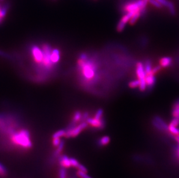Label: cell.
Masks as SVG:
<instances>
[{
  "label": "cell",
  "mask_w": 179,
  "mask_h": 178,
  "mask_svg": "<svg viewBox=\"0 0 179 178\" xmlns=\"http://www.w3.org/2000/svg\"><path fill=\"white\" fill-rule=\"evenodd\" d=\"M70 162L71 164V167H74L75 168H77V167L79 165V162H78L76 159L74 158H70Z\"/></svg>",
  "instance_id": "obj_29"
},
{
  "label": "cell",
  "mask_w": 179,
  "mask_h": 178,
  "mask_svg": "<svg viewBox=\"0 0 179 178\" xmlns=\"http://www.w3.org/2000/svg\"><path fill=\"white\" fill-rule=\"evenodd\" d=\"M144 69L146 73V75L152 74V66H151V63L150 61H147L146 64L144 65Z\"/></svg>",
  "instance_id": "obj_21"
},
{
  "label": "cell",
  "mask_w": 179,
  "mask_h": 178,
  "mask_svg": "<svg viewBox=\"0 0 179 178\" xmlns=\"http://www.w3.org/2000/svg\"><path fill=\"white\" fill-rule=\"evenodd\" d=\"M153 126L158 130L161 131H166L169 129V126L164 122L160 116H155L152 121Z\"/></svg>",
  "instance_id": "obj_6"
},
{
  "label": "cell",
  "mask_w": 179,
  "mask_h": 178,
  "mask_svg": "<svg viewBox=\"0 0 179 178\" xmlns=\"http://www.w3.org/2000/svg\"><path fill=\"white\" fill-rule=\"evenodd\" d=\"M59 178H66L67 172L65 168L61 167V168L59 170Z\"/></svg>",
  "instance_id": "obj_28"
},
{
  "label": "cell",
  "mask_w": 179,
  "mask_h": 178,
  "mask_svg": "<svg viewBox=\"0 0 179 178\" xmlns=\"http://www.w3.org/2000/svg\"><path fill=\"white\" fill-rule=\"evenodd\" d=\"M2 20H3V19H2V18H1L0 17V24L2 23Z\"/></svg>",
  "instance_id": "obj_38"
},
{
  "label": "cell",
  "mask_w": 179,
  "mask_h": 178,
  "mask_svg": "<svg viewBox=\"0 0 179 178\" xmlns=\"http://www.w3.org/2000/svg\"><path fill=\"white\" fill-rule=\"evenodd\" d=\"M172 115L174 117L179 118V99L176 101L173 107Z\"/></svg>",
  "instance_id": "obj_14"
},
{
  "label": "cell",
  "mask_w": 179,
  "mask_h": 178,
  "mask_svg": "<svg viewBox=\"0 0 179 178\" xmlns=\"http://www.w3.org/2000/svg\"><path fill=\"white\" fill-rule=\"evenodd\" d=\"M7 174L8 172L6 168L1 163H0V177H6Z\"/></svg>",
  "instance_id": "obj_22"
},
{
  "label": "cell",
  "mask_w": 179,
  "mask_h": 178,
  "mask_svg": "<svg viewBox=\"0 0 179 178\" xmlns=\"http://www.w3.org/2000/svg\"><path fill=\"white\" fill-rule=\"evenodd\" d=\"M138 11H130L127 12V14L122 17L121 20L119 21L117 25V30L119 32H121L124 30L125 29L126 24L130 21L132 17L134 15V14Z\"/></svg>",
  "instance_id": "obj_5"
},
{
  "label": "cell",
  "mask_w": 179,
  "mask_h": 178,
  "mask_svg": "<svg viewBox=\"0 0 179 178\" xmlns=\"http://www.w3.org/2000/svg\"><path fill=\"white\" fill-rule=\"evenodd\" d=\"M65 129H60L55 132L52 135V138H60L62 137H65Z\"/></svg>",
  "instance_id": "obj_18"
},
{
  "label": "cell",
  "mask_w": 179,
  "mask_h": 178,
  "mask_svg": "<svg viewBox=\"0 0 179 178\" xmlns=\"http://www.w3.org/2000/svg\"><path fill=\"white\" fill-rule=\"evenodd\" d=\"M172 64V59L169 57H164L160 60V65L162 67H167Z\"/></svg>",
  "instance_id": "obj_12"
},
{
  "label": "cell",
  "mask_w": 179,
  "mask_h": 178,
  "mask_svg": "<svg viewBox=\"0 0 179 178\" xmlns=\"http://www.w3.org/2000/svg\"><path fill=\"white\" fill-rule=\"evenodd\" d=\"M168 130L170 131V132L171 134H172L174 135H179V129H178V127H176V126L169 124Z\"/></svg>",
  "instance_id": "obj_20"
},
{
  "label": "cell",
  "mask_w": 179,
  "mask_h": 178,
  "mask_svg": "<svg viewBox=\"0 0 179 178\" xmlns=\"http://www.w3.org/2000/svg\"><path fill=\"white\" fill-rule=\"evenodd\" d=\"M82 114V113L80 111H77L75 112V113H74L73 119L71 121H73L76 123H77L78 122H80L81 119Z\"/></svg>",
  "instance_id": "obj_17"
},
{
  "label": "cell",
  "mask_w": 179,
  "mask_h": 178,
  "mask_svg": "<svg viewBox=\"0 0 179 178\" xmlns=\"http://www.w3.org/2000/svg\"><path fill=\"white\" fill-rule=\"evenodd\" d=\"M61 141L62 140L59 138H53V141H52L53 145L54 146H56V147H58V146L59 145Z\"/></svg>",
  "instance_id": "obj_33"
},
{
  "label": "cell",
  "mask_w": 179,
  "mask_h": 178,
  "mask_svg": "<svg viewBox=\"0 0 179 178\" xmlns=\"http://www.w3.org/2000/svg\"><path fill=\"white\" fill-rule=\"evenodd\" d=\"M11 139L15 145L24 149H30L33 146L30 132L27 129H22L18 132H15L11 135Z\"/></svg>",
  "instance_id": "obj_1"
},
{
  "label": "cell",
  "mask_w": 179,
  "mask_h": 178,
  "mask_svg": "<svg viewBox=\"0 0 179 178\" xmlns=\"http://www.w3.org/2000/svg\"><path fill=\"white\" fill-rule=\"evenodd\" d=\"M103 114V110L102 109L100 108L97 110L96 112L95 113V118L98 120H101L102 119Z\"/></svg>",
  "instance_id": "obj_26"
},
{
  "label": "cell",
  "mask_w": 179,
  "mask_h": 178,
  "mask_svg": "<svg viewBox=\"0 0 179 178\" xmlns=\"http://www.w3.org/2000/svg\"><path fill=\"white\" fill-rule=\"evenodd\" d=\"M0 1H3L4 0H0Z\"/></svg>",
  "instance_id": "obj_40"
},
{
  "label": "cell",
  "mask_w": 179,
  "mask_h": 178,
  "mask_svg": "<svg viewBox=\"0 0 179 178\" xmlns=\"http://www.w3.org/2000/svg\"><path fill=\"white\" fill-rule=\"evenodd\" d=\"M77 168H78V171H80L82 172H88V169H86V168L84 165H82L81 164H79V165H78V166L77 167Z\"/></svg>",
  "instance_id": "obj_34"
},
{
  "label": "cell",
  "mask_w": 179,
  "mask_h": 178,
  "mask_svg": "<svg viewBox=\"0 0 179 178\" xmlns=\"http://www.w3.org/2000/svg\"><path fill=\"white\" fill-rule=\"evenodd\" d=\"M88 117H89V113H88V112H83L82 114L81 119L80 122H86Z\"/></svg>",
  "instance_id": "obj_32"
},
{
  "label": "cell",
  "mask_w": 179,
  "mask_h": 178,
  "mask_svg": "<svg viewBox=\"0 0 179 178\" xmlns=\"http://www.w3.org/2000/svg\"><path fill=\"white\" fill-rule=\"evenodd\" d=\"M161 67L162 66L161 65H158V66H156L155 67H154L153 69H152V74L154 75L155 74L157 73L160 70H161Z\"/></svg>",
  "instance_id": "obj_35"
},
{
  "label": "cell",
  "mask_w": 179,
  "mask_h": 178,
  "mask_svg": "<svg viewBox=\"0 0 179 178\" xmlns=\"http://www.w3.org/2000/svg\"><path fill=\"white\" fill-rule=\"evenodd\" d=\"M162 6H166V7H168L169 6V5H170V2H170V1H167V0H157Z\"/></svg>",
  "instance_id": "obj_31"
},
{
  "label": "cell",
  "mask_w": 179,
  "mask_h": 178,
  "mask_svg": "<svg viewBox=\"0 0 179 178\" xmlns=\"http://www.w3.org/2000/svg\"><path fill=\"white\" fill-rule=\"evenodd\" d=\"M139 80H140L139 89L141 91H144L146 89L147 86L146 80H145V79H139Z\"/></svg>",
  "instance_id": "obj_23"
},
{
  "label": "cell",
  "mask_w": 179,
  "mask_h": 178,
  "mask_svg": "<svg viewBox=\"0 0 179 178\" xmlns=\"http://www.w3.org/2000/svg\"><path fill=\"white\" fill-rule=\"evenodd\" d=\"M175 139L176 140V141L179 143V135H175Z\"/></svg>",
  "instance_id": "obj_36"
},
{
  "label": "cell",
  "mask_w": 179,
  "mask_h": 178,
  "mask_svg": "<svg viewBox=\"0 0 179 178\" xmlns=\"http://www.w3.org/2000/svg\"><path fill=\"white\" fill-rule=\"evenodd\" d=\"M76 175L78 178H92L87 174V172H82L80 171H78L76 173Z\"/></svg>",
  "instance_id": "obj_24"
},
{
  "label": "cell",
  "mask_w": 179,
  "mask_h": 178,
  "mask_svg": "<svg viewBox=\"0 0 179 178\" xmlns=\"http://www.w3.org/2000/svg\"><path fill=\"white\" fill-rule=\"evenodd\" d=\"M140 85V80H134V81H131L129 86L131 88H136L137 87H139Z\"/></svg>",
  "instance_id": "obj_27"
},
{
  "label": "cell",
  "mask_w": 179,
  "mask_h": 178,
  "mask_svg": "<svg viewBox=\"0 0 179 178\" xmlns=\"http://www.w3.org/2000/svg\"><path fill=\"white\" fill-rule=\"evenodd\" d=\"M145 80L146 81L147 86H148L149 87H152L155 83L156 79H155V77L154 76V74H150L146 75Z\"/></svg>",
  "instance_id": "obj_11"
},
{
  "label": "cell",
  "mask_w": 179,
  "mask_h": 178,
  "mask_svg": "<svg viewBox=\"0 0 179 178\" xmlns=\"http://www.w3.org/2000/svg\"><path fill=\"white\" fill-rule=\"evenodd\" d=\"M9 8V4H5L4 5H3L1 7V11H0V17L4 19L8 11Z\"/></svg>",
  "instance_id": "obj_16"
},
{
  "label": "cell",
  "mask_w": 179,
  "mask_h": 178,
  "mask_svg": "<svg viewBox=\"0 0 179 178\" xmlns=\"http://www.w3.org/2000/svg\"><path fill=\"white\" fill-rule=\"evenodd\" d=\"M31 52L34 61L40 67L44 59L42 49L36 45H33L31 48Z\"/></svg>",
  "instance_id": "obj_3"
},
{
  "label": "cell",
  "mask_w": 179,
  "mask_h": 178,
  "mask_svg": "<svg viewBox=\"0 0 179 178\" xmlns=\"http://www.w3.org/2000/svg\"><path fill=\"white\" fill-rule=\"evenodd\" d=\"M136 74L139 79H145L146 76V73L144 69V66L142 63H139L137 64Z\"/></svg>",
  "instance_id": "obj_8"
},
{
  "label": "cell",
  "mask_w": 179,
  "mask_h": 178,
  "mask_svg": "<svg viewBox=\"0 0 179 178\" xmlns=\"http://www.w3.org/2000/svg\"><path fill=\"white\" fill-rule=\"evenodd\" d=\"M110 142V138L108 136H104L101 137L98 141V145L100 146L108 145Z\"/></svg>",
  "instance_id": "obj_15"
},
{
  "label": "cell",
  "mask_w": 179,
  "mask_h": 178,
  "mask_svg": "<svg viewBox=\"0 0 179 178\" xmlns=\"http://www.w3.org/2000/svg\"><path fill=\"white\" fill-rule=\"evenodd\" d=\"M140 16H141V13H140V11L136 12L134 14V15L132 16V18L130 19V21H129L130 24H134L136 22V21L139 19V18Z\"/></svg>",
  "instance_id": "obj_19"
},
{
  "label": "cell",
  "mask_w": 179,
  "mask_h": 178,
  "mask_svg": "<svg viewBox=\"0 0 179 178\" xmlns=\"http://www.w3.org/2000/svg\"><path fill=\"white\" fill-rule=\"evenodd\" d=\"M148 2L157 8H161L162 6L157 0H148Z\"/></svg>",
  "instance_id": "obj_25"
},
{
  "label": "cell",
  "mask_w": 179,
  "mask_h": 178,
  "mask_svg": "<svg viewBox=\"0 0 179 178\" xmlns=\"http://www.w3.org/2000/svg\"><path fill=\"white\" fill-rule=\"evenodd\" d=\"M64 146H65V141L64 140H62L59 145L58 146V148L56 149V151L53 153V158L55 159L56 158L57 156H59V155L60 154V153L62 152V151L63 150V148H64Z\"/></svg>",
  "instance_id": "obj_13"
},
{
  "label": "cell",
  "mask_w": 179,
  "mask_h": 178,
  "mask_svg": "<svg viewBox=\"0 0 179 178\" xmlns=\"http://www.w3.org/2000/svg\"><path fill=\"white\" fill-rule=\"evenodd\" d=\"M78 65L81 69L82 74L85 79L91 80L95 77L96 67L93 63L88 61L87 59L85 60L80 59Z\"/></svg>",
  "instance_id": "obj_2"
},
{
  "label": "cell",
  "mask_w": 179,
  "mask_h": 178,
  "mask_svg": "<svg viewBox=\"0 0 179 178\" xmlns=\"http://www.w3.org/2000/svg\"><path fill=\"white\" fill-rule=\"evenodd\" d=\"M88 124L86 122H81V123L78 124V126H76V127H74L72 130L65 132V137L67 138L75 137L81 133L82 130L85 129L88 127Z\"/></svg>",
  "instance_id": "obj_4"
},
{
  "label": "cell",
  "mask_w": 179,
  "mask_h": 178,
  "mask_svg": "<svg viewBox=\"0 0 179 178\" xmlns=\"http://www.w3.org/2000/svg\"><path fill=\"white\" fill-rule=\"evenodd\" d=\"M71 178H76L75 177H74V176H73V177H71Z\"/></svg>",
  "instance_id": "obj_39"
},
{
  "label": "cell",
  "mask_w": 179,
  "mask_h": 178,
  "mask_svg": "<svg viewBox=\"0 0 179 178\" xmlns=\"http://www.w3.org/2000/svg\"><path fill=\"white\" fill-rule=\"evenodd\" d=\"M176 153H177V156L179 159V146L178 147V149L176 150Z\"/></svg>",
  "instance_id": "obj_37"
},
{
  "label": "cell",
  "mask_w": 179,
  "mask_h": 178,
  "mask_svg": "<svg viewBox=\"0 0 179 178\" xmlns=\"http://www.w3.org/2000/svg\"><path fill=\"white\" fill-rule=\"evenodd\" d=\"M59 162L62 167L70 168L71 167L70 159H69L65 155H63L59 157Z\"/></svg>",
  "instance_id": "obj_10"
},
{
  "label": "cell",
  "mask_w": 179,
  "mask_h": 178,
  "mask_svg": "<svg viewBox=\"0 0 179 178\" xmlns=\"http://www.w3.org/2000/svg\"><path fill=\"white\" fill-rule=\"evenodd\" d=\"M86 122L88 123V124L91 125L93 127L97 128L98 129H103L105 127V122L103 118L101 120H98L95 117H88Z\"/></svg>",
  "instance_id": "obj_7"
},
{
  "label": "cell",
  "mask_w": 179,
  "mask_h": 178,
  "mask_svg": "<svg viewBox=\"0 0 179 178\" xmlns=\"http://www.w3.org/2000/svg\"><path fill=\"white\" fill-rule=\"evenodd\" d=\"M170 124H171L172 126H176V127H178L179 125V118L174 117L172 119V120L171 121Z\"/></svg>",
  "instance_id": "obj_30"
},
{
  "label": "cell",
  "mask_w": 179,
  "mask_h": 178,
  "mask_svg": "<svg viewBox=\"0 0 179 178\" xmlns=\"http://www.w3.org/2000/svg\"><path fill=\"white\" fill-rule=\"evenodd\" d=\"M60 60V51L59 49L52 50L51 53V60L54 64H57Z\"/></svg>",
  "instance_id": "obj_9"
}]
</instances>
